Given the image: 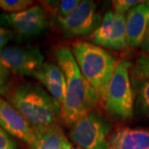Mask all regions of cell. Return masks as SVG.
Instances as JSON below:
<instances>
[{
  "instance_id": "obj_1",
  "label": "cell",
  "mask_w": 149,
  "mask_h": 149,
  "mask_svg": "<svg viewBox=\"0 0 149 149\" xmlns=\"http://www.w3.org/2000/svg\"><path fill=\"white\" fill-rule=\"evenodd\" d=\"M56 63L65 78V96L61 105L60 118L67 126H72L80 118L93 112L100 99L85 80L72 52L65 47L55 50Z\"/></svg>"
},
{
  "instance_id": "obj_2",
  "label": "cell",
  "mask_w": 149,
  "mask_h": 149,
  "mask_svg": "<svg viewBox=\"0 0 149 149\" xmlns=\"http://www.w3.org/2000/svg\"><path fill=\"white\" fill-rule=\"evenodd\" d=\"M8 100L32 128L56 123L61 104L42 85L24 82L8 93Z\"/></svg>"
},
{
  "instance_id": "obj_3",
  "label": "cell",
  "mask_w": 149,
  "mask_h": 149,
  "mask_svg": "<svg viewBox=\"0 0 149 149\" xmlns=\"http://www.w3.org/2000/svg\"><path fill=\"white\" fill-rule=\"evenodd\" d=\"M71 48L83 76L97 93L100 102L104 104L117 59L104 48L87 42H75Z\"/></svg>"
},
{
  "instance_id": "obj_4",
  "label": "cell",
  "mask_w": 149,
  "mask_h": 149,
  "mask_svg": "<svg viewBox=\"0 0 149 149\" xmlns=\"http://www.w3.org/2000/svg\"><path fill=\"white\" fill-rule=\"evenodd\" d=\"M132 63L121 59L116 64L107 88L105 110L112 117L128 119L133 115V92L129 69Z\"/></svg>"
},
{
  "instance_id": "obj_5",
  "label": "cell",
  "mask_w": 149,
  "mask_h": 149,
  "mask_svg": "<svg viewBox=\"0 0 149 149\" xmlns=\"http://www.w3.org/2000/svg\"><path fill=\"white\" fill-rule=\"evenodd\" d=\"M111 125L102 114L91 112L71 126L69 136L74 143L83 149H109L107 136Z\"/></svg>"
},
{
  "instance_id": "obj_6",
  "label": "cell",
  "mask_w": 149,
  "mask_h": 149,
  "mask_svg": "<svg viewBox=\"0 0 149 149\" xmlns=\"http://www.w3.org/2000/svg\"><path fill=\"white\" fill-rule=\"evenodd\" d=\"M87 39L102 48L117 51L125 49L128 47V43L124 15L109 11L100 25L88 35Z\"/></svg>"
},
{
  "instance_id": "obj_7",
  "label": "cell",
  "mask_w": 149,
  "mask_h": 149,
  "mask_svg": "<svg viewBox=\"0 0 149 149\" xmlns=\"http://www.w3.org/2000/svg\"><path fill=\"white\" fill-rule=\"evenodd\" d=\"M61 31L66 37L90 35L101 22L97 13V6L91 0L80 1V3L69 16L59 19Z\"/></svg>"
},
{
  "instance_id": "obj_8",
  "label": "cell",
  "mask_w": 149,
  "mask_h": 149,
  "mask_svg": "<svg viewBox=\"0 0 149 149\" xmlns=\"http://www.w3.org/2000/svg\"><path fill=\"white\" fill-rule=\"evenodd\" d=\"M47 24V13L40 5L31 6L18 13L0 14V27H11L25 38L39 35Z\"/></svg>"
},
{
  "instance_id": "obj_9",
  "label": "cell",
  "mask_w": 149,
  "mask_h": 149,
  "mask_svg": "<svg viewBox=\"0 0 149 149\" xmlns=\"http://www.w3.org/2000/svg\"><path fill=\"white\" fill-rule=\"evenodd\" d=\"M0 61L13 74L32 76L44 64V56L32 46L8 47L0 51Z\"/></svg>"
},
{
  "instance_id": "obj_10",
  "label": "cell",
  "mask_w": 149,
  "mask_h": 149,
  "mask_svg": "<svg viewBox=\"0 0 149 149\" xmlns=\"http://www.w3.org/2000/svg\"><path fill=\"white\" fill-rule=\"evenodd\" d=\"M0 126L17 139L31 143L34 130L27 121L8 101L0 96Z\"/></svg>"
},
{
  "instance_id": "obj_11",
  "label": "cell",
  "mask_w": 149,
  "mask_h": 149,
  "mask_svg": "<svg viewBox=\"0 0 149 149\" xmlns=\"http://www.w3.org/2000/svg\"><path fill=\"white\" fill-rule=\"evenodd\" d=\"M127 43L136 48L141 46L149 27V1H143L128 11L125 17Z\"/></svg>"
},
{
  "instance_id": "obj_12",
  "label": "cell",
  "mask_w": 149,
  "mask_h": 149,
  "mask_svg": "<svg viewBox=\"0 0 149 149\" xmlns=\"http://www.w3.org/2000/svg\"><path fill=\"white\" fill-rule=\"evenodd\" d=\"M32 77L42 83L47 92L61 105L65 96V78L58 65L46 62L34 72Z\"/></svg>"
},
{
  "instance_id": "obj_13",
  "label": "cell",
  "mask_w": 149,
  "mask_h": 149,
  "mask_svg": "<svg viewBox=\"0 0 149 149\" xmlns=\"http://www.w3.org/2000/svg\"><path fill=\"white\" fill-rule=\"evenodd\" d=\"M113 149H149V129L119 127L109 137Z\"/></svg>"
},
{
  "instance_id": "obj_14",
  "label": "cell",
  "mask_w": 149,
  "mask_h": 149,
  "mask_svg": "<svg viewBox=\"0 0 149 149\" xmlns=\"http://www.w3.org/2000/svg\"><path fill=\"white\" fill-rule=\"evenodd\" d=\"M30 149H71V144L58 124L33 128Z\"/></svg>"
},
{
  "instance_id": "obj_15",
  "label": "cell",
  "mask_w": 149,
  "mask_h": 149,
  "mask_svg": "<svg viewBox=\"0 0 149 149\" xmlns=\"http://www.w3.org/2000/svg\"><path fill=\"white\" fill-rule=\"evenodd\" d=\"M137 83L138 104L142 111L149 116V79H139Z\"/></svg>"
},
{
  "instance_id": "obj_16",
  "label": "cell",
  "mask_w": 149,
  "mask_h": 149,
  "mask_svg": "<svg viewBox=\"0 0 149 149\" xmlns=\"http://www.w3.org/2000/svg\"><path fill=\"white\" fill-rule=\"evenodd\" d=\"M32 3L31 0H0V8L8 13H13L27 9Z\"/></svg>"
},
{
  "instance_id": "obj_17",
  "label": "cell",
  "mask_w": 149,
  "mask_h": 149,
  "mask_svg": "<svg viewBox=\"0 0 149 149\" xmlns=\"http://www.w3.org/2000/svg\"><path fill=\"white\" fill-rule=\"evenodd\" d=\"M80 3L79 0H62L56 2V3H55V11L57 15V20L69 16Z\"/></svg>"
},
{
  "instance_id": "obj_18",
  "label": "cell",
  "mask_w": 149,
  "mask_h": 149,
  "mask_svg": "<svg viewBox=\"0 0 149 149\" xmlns=\"http://www.w3.org/2000/svg\"><path fill=\"white\" fill-rule=\"evenodd\" d=\"M133 73L139 79H149V54L139 56L133 67Z\"/></svg>"
},
{
  "instance_id": "obj_19",
  "label": "cell",
  "mask_w": 149,
  "mask_h": 149,
  "mask_svg": "<svg viewBox=\"0 0 149 149\" xmlns=\"http://www.w3.org/2000/svg\"><path fill=\"white\" fill-rule=\"evenodd\" d=\"M142 2L143 1L139 0H114L113 1V12L124 15V13H128L133 7L138 5Z\"/></svg>"
},
{
  "instance_id": "obj_20",
  "label": "cell",
  "mask_w": 149,
  "mask_h": 149,
  "mask_svg": "<svg viewBox=\"0 0 149 149\" xmlns=\"http://www.w3.org/2000/svg\"><path fill=\"white\" fill-rule=\"evenodd\" d=\"M10 85V72L0 61V95H8Z\"/></svg>"
},
{
  "instance_id": "obj_21",
  "label": "cell",
  "mask_w": 149,
  "mask_h": 149,
  "mask_svg": "<svg viewBox=\"0 0 149 149\" xmlns=\"http://www.w3.org/2000/svg\"><path fill=\"white\" fill-rule=\"evenodd\" d=\"M0 149H19L15 140L3 128L0 126Z\"/></svg>"
},
{
  "instance_id": "obj_22",
  "label": "cell",
  "mask_w": 149,
  "mask_h": 149,
  "mask_svg": "<svg viewBox=\"0 0 149 149\" xmlns=\"http://www.w3.org/2000/svg\"><path fill=\"white\" fill-rule=\"evenodd\" d=\"M13 32L6 27H0V51L5 47L13 37Z\"/></svg>"
},
{
  "instance_id": "obj_23",
  "label": "cell",
  "mask_w": 149,
  "mask_h": 149,
  "mask_svg": "<svg viewBox=\"0 0 149 149\" xmlns=\"http://www.w3.org/2000/svg\"><path fill=\"white\" fill-rule=\"evenodd\" d=\"M141 47L143 50L146 53L149 54V27L148 28V31L146 33V36L144 37V40L142 45H141Z\"/></svg>"
},
{
  "instance_id": "obj_24",
  "label": "cell",
  "mask_w": 149,
  "mask_h": 149,
  "mask_svg": "<svg viewBox=\"0 0 149 149\" xmlns=\"http://www.w3.org/2000/svg\"><path fill=\"white\" fill-rule=\"evenodd\" d=\"M71 149H83V148H80V147H78V148H72Z\"/></svg>"
},
{
  "instance_id": "obj_25",
  "label": "cell",
  "mask_w": 149,
  "mask_h": 149,
  "mask_svg": "<svg viewBox=\"0 0 149 149\" xmlns=\"http://www.w3.org/2000/svg\"><path fill=\"white\" fill-rule=\"evenodd\" d=\"M109 149H113V148H112L111 147H110V148H109Z\"/></svg>"
}]
</instances>
